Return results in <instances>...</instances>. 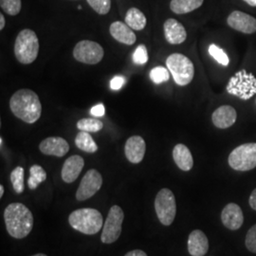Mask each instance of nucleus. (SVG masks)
Returning a JSON list of instances; mask_svg holds the SVG:
<instances>
[{
  "mask_svg": "<svg viewBox=\"0 0 256 256\" xmlns=\"http://www.w3.org/2000/svg\"><path fill=\"white\" fill-rule=\"evenodd\" d=\"M124 20L128 26L135 30H142L146 26V16L137 8L128 10Z\"/></svg>",
  "mask_w": 256,
  "mask_h": 256,
  "instance_id": "obj_23",
  "label": "nucleus"
},
{
  "mask_svg": "<svg viewBox=\"0 0 256 256\" xmlns=\"http://www.w3.org/2000/svg\"><path fill=\"white\" fill-rule=\"evenodd\" d=\"M104 54L101 45L90 40L78 42L74 50V58L84 64H98L101 62Z\"/></svg>",
  "mask_w": 256,
  "mask_h": 256,
  "instance_id": "obj_10",
  "label": "nucleus"
},
{
  "mask_svg": "<svg viewBox=\"0 0 256 256\" xmlns=\"http://www.w3.org/2000/svg\"><path fill=\"white\" fill-rule=\"evenodd\" d=\"M246 247L250 252L256 254V224L248 232Z\"/></svg>",
  "mask_w": 256,
  "mask_h": 256,
  "instance_id": "obj_33",
  "label": "nucleus"
},
{
  "mask_svg": "<svg viewBox=\"0 0 256 256\" xmlns=\"http://www.w3.org/2000/svg\"><path fill=\"white\" fill-rule=\"evenodd\" d=\"M5 27V18L3 16V14H0V30H2Z\"/></svg>",
  "mask_w": 256,
  "mask_h": 256,
  "instance_id": "obj_38",
  "label": "nucleus"
},
{
  "mask_svg": "<svg viewBox=\"0 0 256 256\" xmlns=\"http://www.w3.org/2000/svg\"><path fill=\"white\" fill-rule=\"evenodd\" d=\"M221 220L226 228L232 230L239 229L244 221L241 208L236 203H230L222 210Z\"/></svg>",
  "mask_w": 256,
  "mask_h": 256,
  "instance_id": "obj_16",
  "label": "nucleus"
},
{
  "mask_svg": "<svg viewBox=\"0 0 256 256\" xmlns=\"http://www.w3.org/2000/svg\"><path fill=\"white\" fill-rule=\"evenodd\" d=\"M92 9L97 14L104 16L108 14L111 8V0H86Z\"/></svg>",
  "mask_w": 256,
  "mask_h": 256,
  "instance_id": "obj_31",
  "label": "nucleus"
},
{
  "mask_svg": "<svg viewBox=\"0 0 256 256\" xmlns=\"http://www.w3.org/2000/svg\"><path fill=\"white\" fill-rule=\"evenodd\" d=\"M173 158L176 164L182 171H190L194 165L192 156L189 148L184 144H176L173 150Z\"/></svg>",
  "mask_w": 256,
  "mask_h": 256,
  "instance_id": "obj_21",
  "label": "nucleus"
},
{
  "mask_svg": "<svg viewBox=\"0 0 256 256\" xmlns=\"http://www.w3.org/2000/svg\"><path fill=\"white\" fill-rule=\"evenodd\" d=\"M124 256H147L144 250H134L131 252H128Z\"/></svg>",
  "mask_w": 256,
  "mask_h": 256,
  "instance_id": "obj_36",
  "label": "nucleus"
},
{
  "mask_svg": "<svg viewBox=\"0 0 256 256\" xmlns=\"http://www.w3.org/2000/svg\"><path fill=\"white\" fill-rule=\"evenodd\" d=\"M229 164L236 171H250L256 167V144L236 147L229 156Z\"/></svg>",
  "mask_w": 256,
  "mask_h": 256,
  "instance_id": "obj_8",
  "label": "nucleus"
},
{
  "mask_svg": "<svg viewBox=\"0 0 256 256\" xmlns=\"http://www.w3.org/2000/svg\"><path fill=\"white\" fill-rule=\"evenodd\" d=\"M149 77L152 80V82L160 84L162 82H167L170 78V74L168 70L164 66H156L150 72Z\"/></svg>",
  "mask_w": 256,
  "mask_h": 256,
  "instance_id": "obj_28",
  "label": "nucleus"
},
{
  "mask_svg": "<svg viewBox=\"0 0 256 256\" xmlns=\"http://www.w3.org/2000/svg\"><path fill=\"white\" fill-rule=\"evenodd\" d=\"M39 149L45 155L61 158L68 152L70 146L63 138L50 137L41 142Z\"/></svg>",
  "mask_w": 256,
  "mask_h": 256,
  "instance_id": "obj_14",
  "label": "nucleus"
},
{
  "mask_svg": "<svg viewBox=\"0 0 256 256\" xmlns=\"http://www.w3.org/2000/svg\"><path fill=\"white\" fill-rule=\"evenodd\" d=\"M209 54L220 64L225 66H227L229 64L230 59L228 55L226 54V52L222 48H220V46H216L214 44H212L209 46Z\"/></svg>",
  "mask_w": 256,
  "mask_h": 256,
  "instance_id": "obj_30",
  "label": "nucleus"
},
{
  "mask_svg": "<svg viewBox=\"0 0 256 256\" xmlns=\"http://www.w3.org/2000/svg\"><path fill=\"white\" fill-rule=\"evenodd\" d=\"M102 185V174L95 169L88 170L81 180L76 192V198L79 202H84L92 198L101 189Z\"/></svg>",
  "mask_w": 256,
  "mask_h": 256,
  "instance_id": "obj_11",
  "label": "nucleus"
},
{
  "mask_svg": "<svg viewBox=\"0 0 256 256\" xmlns=\"http://www.w3.org/2000/svg\"><path fill=\"white\" fill-rule=\"evenodd\" d=\"M165 39L172 45L183 43L187 38V32L182 24L174 18L167 19L164 25Z\"/></svg>",
  "mask_w": 256,
  "mask_h": 256,
  "instance_id": "obj_15",
  "label": "nucleus"
},
{
  "mask_svg": "<svg viewBox=\"0 0 256 256\" xmlns=\"http://www.w3.org/2000/svg\"><path fill=\"white\" fill-rule=\"evenodd\" d=\"M226 90L230 94L248 101L256 94V78L254 74L242 70L230 79Z\"/></svg>",
  "mask_w": 256,
  "mask_h": 256,
  "instance_id": "obj_5",
  "label": "nucleus"
},
{
  "mask_svg": "<svg viewBox=\"0 0 256 256\" xmlns=\"http://www.w3.org/2000/svg\"><path fill=\"white\" fill-rule=\"evenodd\" d=\"M132 60L136 64H146L147 61H148L146 46L144 45H140L138 46L132 55Z\"/></svg>",
  "mask_w": 256,
  "mask_h": 256,
  "instance_id": "obj_32",
  "label": "nucleus"
},
{
  "mask_svg": "<svg viewBox=\"0 0 256 256\" xmlns=\"http://www.w3.org/2000/svg\"><path fill=\"white\" fill-rule=\"evenodd\" d=\"M0 7L9 16H18L21 10V0H0Z\"/></svg>",
  "mask_w": 256,
  "mask_h": 256,
  "instance_id": "obj_29",
  "label": "nucleus"
},
{
  "mask_svg": "<svg viewBox=\"0 0 256 256\" xmlns=\"http://www.w3.org/2000/svg\"></svg>",
  "mask_w": 256,
  "mask_h": 256,
  "instance_id": "obj_44",
  "label": "nucleus"
},
{
  "mask_svg": "<svg viewBox=\"0 0 256 256\" xmlns=\"http://www.w3.org/2000/svg\"><path fill=\"white\" fill-rule=\"evenodd\" d=\"M203 1L204 0H172L170 9L176 14H184L202 7Z\"/></svg>",
  "mask_w": 256,
  "mask_h": 256,
  "instance_id": "obj_22",
  "label": "nucleus"
},
{
  "mask_svg": "<svg viewBox=\"0 0 256 256\" xmlns=\"http://www.w3.org/2000/svg\"><path fill=\"white\" fill-rule=\"evenodd\" d=\"M243 1H245L247 4H248L252 7H256V0H243Z\"/></svg>",
  "mask_w": 256,
  "mask_h": 256,
  "instance_id": "obj_39",
  "label": "nucleus"
},
{
  "mask_svg": "<svg viewBox=\"0 0 256 256\" xmlns=\"http://www.w3.org/2000/svg\"><path fill=\"white\" fill-rule=\"evenodd\" d=\"M39 40L36 34L28 28L21 30L16 39L14 54L19 63L30 64L36 60Z\"/></svg>",
  "mask_w": 256,
  "mask_h": 256,
  "instance_id": "obj_4",
  "label": "nucleus"
},
{
  "mask_svg": "<svg viewBox=\"0 0 256 256\" xmlns=\"http://www.w3.org/2000/svg\"><path fill=\"white\" fill-rule=\"evenodd\" d=\"M126 84V79L122 76H115L110 82V88L113 90H119Z\"/></svg>",
  "mask_w": 256,
  "mask_h": 256,
  "instance_id": "obj_34",
  "label": "nucleus"
},
{
  "mask_svg": "<svg viewBox=\"0 0 256 256\" xmlns=\"http://www.w3.org/2000/svg\"><path fill=\"white\" fill-rule=\"evenodd\" d=\"M10 182L12 184L14 190L18 194L24 192V169L21 166L16 167L10 173Z\"/></svg>",
  "mask_w": 256,
  "mask_h": 256,
  "instance_id": "obj_27",
  "label": "nucleus"
},
{
  "mask_svg": "<svg viewBox=\"0 0 256 256\" xmlns=\"http://www.w3.org/2000/svg\"><path fill=\"white\" fill-rule=\"evenodd\" d=\"M84 166L81 156L74 155L66 158L62 168V178L66 183H72L78 178Z\"/></svg>",
  "mask_w": 256,
  "mask_h": 256,
  "instance_id": "obj_17",
  "label": "nucleus"
},
{
  "mask_svg": "<svg viewBox=\"0 0 256 256\" xmlns=\"http://www.w3.org/2000/svg\"><path fill=\"white\" fill-rule=\"evenodd\" d=\"M10 108L14 116L27 124H34L42 113V106L38 95L27 88L19 90L12 96Z\"/></svg>",
  "mask_w": 256,
  "mask_h": 256,
  "instance_id": "obj_2",
  "label": "nucleus"
},
{
  "mask_svg": "<svg viewBox=\"0 0 256 256\" xmlns=\"http://www.w3.org/2000/svg\"><path fill=\"white\" fill-rule=\"evenodd\" d=\"M48 256L46 254H34V256Z\"/></svg>",
  "mask_w": 256,
  "mask_h": 256,
  "instance_id": "obj_41",
  "label": "nucleus"
},
{
  "mask_svg": "<svg viewBox=\"0 0 256 256\" xmlns=\"http://www.w3.org/2000/svg\"><path fill=\"white\" fill-rule=\"evenodd\" d=\"M77 128L80 131L84 132H98L104 128V124L100 120L95 118H86V119L80 120L77 122Z\"/></svg>",
  "mask_w": 256,
  "mask_h": 256,
  "instance_id": "obj_26",
  "label": "nucleus"
},
{
  "mask_svg": "<svg viewBox=\"0 0 256 256\" xmlns=\"http://www.w3.org/2000/svg\"><path fill=\"white\" fill-rule=\"evenodd\" d=\"M124 218V214L122 209L114 205L110 208L108 218L102 227L101 240L104 244L114 243L119 239L122 234V225Z\"/></svg>",
  "mask_w": 256,
  "mask_h": 256,
  "instance_id": "obj_9",
  "label": "nucleus"
},
{
  "mask_svg": "<svg viewBox=\"0 0 256 256\" xmlns=\"http://www.w3.org/2000/svg\"><path fill=\"white\" fill-rule=\"evenodd\" d=\"M110 32L112 37L120 43L131 46L136 42V34L126 23L120 21L113 22L110 25Z\"/></svg>",
  "mask_w": 256,
  "mask_h": 256,
  "instance_id": "obj_20",
  "label": "nucleus"
},
{
  "mask_svg": "<svg viewBox=\"0 0 256 256\" xmlns=\"http://www.w3.org/2000/svg\"><path fill=\"white\" fill-rule=\"evenodd\" d=\"M166 64L174 82L178 86H187L192 82L194 75V66L188 57L180 54H171L167 58Z\"/></svg>",
  "mask_w": 256,
  "mask_h": 256,
  "instance_id": "obj_6",
  "label": "nucleus"
},
{
  "mask_svg": "<svg viewBox=\"0 0 256 256\" xmlns=\"http://www.w3.org/2000/svg\"><path fill=\"white\" fill-rule=\"evenodd\" d=\"M236 111L230 106H222L212 115L214 124L220 129H226L234 124L236 120Z\"/></svg>",
  "mask_w": 256,
  "mask_h": 256,
  "instance_id": "obj_18",
  "label": "nucleus"
},
{
  "mask_svg": "<svg viewBox=\"0 0 256 256\" xmlns=\"http://www.w3.org/2000/svg\"><path fill=\"white\" fill-rule=\"evenodd\" d=\"M250 207L256 210V189L254 190V192H252L250 198Z\"/></svg>",
  "mask_w": 256,
  "mask_h": 256,
  "instance_id": "obj_37",
  "label": "nucleus"
},
{
  "mask_svg": "<svg viewBox=\"0 0 256 256\" xmlns=\"http://www.w3.org/2000/svg\"><path fill=\"white\" fill-rule=\"evenodd\" d=\"M156 214L160 223L164 226H170L174 222L176 214V203L174 194L164 188L158 192L155 200Z\"/></svg>",
  "mask_w": 256,
  "mask_h": 256,
  "instance_id": "obj_7",
  "label": "nucleus"
},
{
  "mask_svg": "<svg viewBox=\"0 0 256 256\" xmlns=\"http://www.w3.org/2000/svg\"><path fill=\"white\" fill-rule=\"evenodd\" d=\"M77 8H78V9H79V10H81V9H82V6H78V7H77Z\"/></svg>",
  "mask_w": 256,
  "mask_h": 256,
  "instance_id": "obj_43",
  "label": "nucleus"
},
{
  "mask_svg": "<svg viewBox=\"0 0 256 256\" xmlns=\"http://www.w3.org/2000/svg\"><path fill=\"white\" fill-rule=\"evenodd\" d=\"M209 250V241L205 234L194 230L190 234L188 238V252L192 256H203Z\"/></svg>",
  "mask_w": 256,
  "mask_h": 256,
  "instance_id": "obj_19",
  "label": "nucleus"
},
{
  "mask_svg": "<svg viewBox=\"0 0 256 256\" xmlns=\"http://www.w3.org/2000/svg\"><path fill=\"white\" fill-rule=\"evenodd\" d=\"M0 144H1V146H2V144H3V138H0Z\"/></svg>",
  "mask_w": 256,
  "mask_h": 256,
  "instance_id": "obj_42",
  "label": "nucleus"
},
{
  "mask_svg": "<svg viewBox=\"0 0 256 256\" xmlns=\"http://www.w3.org/2000/svg\"><path fill=\"white\" fill-rule=\"evenodd\" d=\"M46 180V171L40 165H32L30 168V178L28 180V186L30 190H36L40 183Z\"/></svg>",
  "mask_w": 256,
  "mask_h": 256,
  "instance_id": "obj_25",
  "label": "nucleus"
},
{
  "mask_svg": "<svg viewBox=\"0 0 256 256\" xmlns=\"http://www.w3.org/2000/svg\"><path fill=\"white\" fill-rule=\"evenodd\" d=\"M227 23L232 28L246 34L256 32V19L240 10L232 12L228 16Z\"/></svg>",
  "mask_w": 256,
  "mask_h": 256,
  "instance_id": "obj_12",
  "label": "nucleus"
},
{
  "mask_svg": "<svg viewBox=\"0 0 256 256\" xmlns=\"http://www.w3.org/2000/svg\"><path fill=\"white\" fill-rule=\"evenodd\" d=\"M6 229L12 238L22 239L28 236L34 227V216L22 203H10L4 210Z\"/></svg>",
  "mask_w": 256,
  "mask_h": 256,
  "instance_id": "obj_1",
  "label": "nucleus"
},
{
  "mask_svg": "<svg viewBox=\"0 0 256 256\" xmlns=\"http://www.w3.org/2000/svg\"><path fill=\"white\" fill-rule=\"evenodd\" d=\"M104 113H106V110H104V106L102 104H99L93 106L90 110V114L94 117H102Z\"/></svg>",
  "mask_w": 256,
  "mask_h": 256,
  "instance_id": "obj_35",
  "label": "nucleus"
},
{
  "mask_svg": "<svg viewBox=\"0 0 256 256\" xmlns=\"http://www.w3.org/2000/svg\"><path fill=\"white\" fill-rule=\"evenodd\" d=\"M4 194V186L0 185V198H2Z\"/></svg>",
  "mask_w": 256,
  "mask_h": 256,
  "instance_id": "obj_40",
  "label": "nucleus"
},
{
  "mask_svg": "<svg viewBox=\"0 0 256 256\" xmlns=\"http://www.w3.org/2000/svg\"><path fill=\"white\" fill-rule=\"evenodd\" d=\"M70 225L84 234H96L102 227V216L96 209L82 208L74 210L68 218Z\"/></svg>",
  "mask_w": 256,
  "mask_h": 256,
  "instance_id": "obj_3",
  "label": "nucleus"
},
{
  "mask_svg": "<svg viewBox=\"0 0 256 256\" xmlns=\"http://www.w3.org/2000/svg\"><path fill=\"white\" fill-rule=\"evenodd\" d=\"M75 144L80 150L86 153H95L98 150V146L88 132L80 131L75 138Z\"/></svg>",
  "mask_w": 256,
  "mask_h": 256,
  "instance_id": "obj_24",
  "label": "nucleus"
},
{
  "mask_svg": "<svg viewBox=\"0 0 256 256\" xmlns=\"http://www.w3.org/2000/svg\"><path fill=\"white\" fill-rule=\"evenodd\" d=\"M146 144L140 136L130 137L126 142L124 153L128 160L132 164H140L146 155Z\"/></svg>",
  "mask_w": 256,
  "mask_h": 256,
  "instance_id": "obj_13",
  "label": "nucleus"
}]
</instances>
